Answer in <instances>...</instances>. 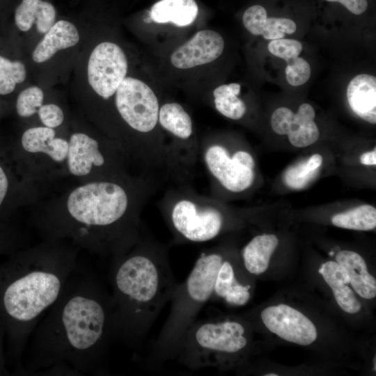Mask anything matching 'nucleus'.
Wrapping results in <instances>:
<instances>
[{"mask_svg":"<svg viewBox=\"0 0 376 376\" xmlns=\"http://www.w3.org/2000/svg\"><path fill=\"white\" fill-rule=\"evenodd\" d=\"M13 140L24 161L43 182L53 187L58 180L68 178V136L40 125L26 128Z\"/></svg>","mask_w":376,"mask_h":376,"instance_id":"obj_9","label":"nucleus"},{"mask_svg":"<svg viewBox=\"0 0 376 376\" xmlns=\"http://www.w3.org/2000/svg\"><path fill=\"white\" fill-rule=\"evenodd\" d=\"M334 251H331V252L329 253V255H330V256H332V255H334Z\"/></svg>","mask_w":376,"mask_h":376,"instance_id":"obj_45","label":"nucleus"},{"mask_svg":"<svg viewBox=\"0 0 376 376\" xmlns=\"http://www.w3.org/2000/svg\"><path fill=\"white\" fill-rule=\"evenodd\" d=\"M111 337V295L93 279L76 276L75 271L35 333L34 363H66L86 370L102 357Z\"/></svg>","mask_w":376,"mask_h":376,"instance_id":"obj_2","label":"nucleus"},{"mask_svg":"<svg viewBox=\"0 0 376 376\" xmlns=\"http://www.w3.org/2000/svg\"><path fill=\"white\" fill-rule=\"evenodd\" d=\"M223 255L203 251L187 279L178 283L172 297L171 309L155 344L152 359L162 362L175 358L184 337L202 307L211 299Z\"/></svg>","mask_w":376,"mask_h":376,"instance_id":"obj_5","label":"nucleus"},{"mask_svg":"<svg viewBox=\"0 0 376 376\" xmlns=\"http://www.w3.org/2000/svg\"><path fill=\"white\" fill-rule=\"evenodd\" d=\"M347 97L351 109L364 120L376 123V78L366 74L355 76L349 83Z\"/></svg>","mask_w":376,"mask_h":376,"instance_id":"obj_16","label":"nucleus"},{"mask_svg":"<svg viewBox=\"0 0 376 376\" xmlns=\"http://www.w3.org/2000/svg\"><path fill=\"white\" fill-rule=\"evenodd\" d=\"M224 42L222 36L212 30L197 32L171 56V62L179 69H188L210 63L222 54Z\"/></svg>","mask_w":376,"mask_h":376,"instance_id":"obj_15","label":"nucleus"},{"mask_svg":"<svg viewBox=\"0 0 376 376\" xmlns=\"http://www.w3.org/2000/svg\"><path fill=\"white\" fill-rule=\"evenodd\" d=\"M79 40L77 27L66 20H59L50 29L34 49L32 58L36 63L49 60L58 51L75 46Z\"/></svg>","mask_w":376,"mask_h":376,"instance_id":"obj_17","label":"nucleus"},{"mask_svg":"<svg viewBox=\"0 0 376 376\" xmlns=\"http://www.w3.org/2000/svg\"><path fill=\"white\" fill-rule=\"evenodd\" d=\"M232 157L235 159L240 164L253 170L255 162L249 152L244 150H238L235 152Z\"/></svg>","mask_w":376,"mask_h":376,"instance_id":"obj_40","label":"nucleus"},{"mask_svg":"<svg viewBox=\"0 0 376 376\" xmlns=\"http://www.w3.org/2000/svg\"><path fill=\"white\" fill-rule=\"evenodd\" d=\"M110 279L115 337L136 345L171 300L179 283L167 249L141 233L129 251L113 258Z\"/></svg>","mask_w":376,"mask_h":376,"instance_id":"obj_3","label":"nucleus"},{"mask_svg":"<svg viewBox=\"0 0 376 376\" xmlns=\"http://www.w3.org/2000/svg\"><path fill=\"white\" fill-rule=\"evenodd\" d=\"M167 220L178 242H205L221 231L224 217L216 207L196 199L181 198L167 212Z\"/></svg>","mask_w":376,"mask_h":376,"instance_id":"obj_10","label":"nucleus"},{"mask_svg":"<svg viewBox=\"0 0 376 376\" xmlns=\"http://www.w3.org/2000/svg\"><path fill=\"white\" fill-rule=\"evenodd\" d=\"M250 289L249 284L238 281L233 265L224 260L217 275L212 296L222 298L233 306H243L250 299Z\"/></svg>","mask_w":376,"mask_h":376,"instance_id":"obj_19","label":"nucleus"},{"mask_svg":"<svg viewBox=\"0 0 376 376\" xmlns=\"http://www.w3.org/2000/svg\"><path fill=\"white\" fill-rule=\"evenodd\" d=\"M318 170L311 171L306 165V161L289 168L284 175L285 184L292 189H301L306 185L317 175Z\"/></svg>","mask_w":376,"mask_h":376,"instance_id":"obj_32","label":"nucleus"},{"mask_svg":"<svg viewBox=\"0 0 376 376\" xmlns=\"http://www.w3.org/2000/svg\"><path fill=\"white\" fill-rule=\"evenodd\" d=\"M240 93V85L237 83L224 84L216 88L213 92L216 109L223 116L239 120L246 113L244 102L237 95Z\"/></svg>","mask_w":376,"mask_h":376,"instance_id":"obj_23","label":"nucleus"},{"mask_svg":"<svg viewBox=\"0 0 376 376\" xmlns=\"http://www.w3.org/2000/svg\"><path fill=\"white\" fill-rule=\"evenodd\" d=\"M198 12L194 0H160L152 6L150 17L157 23L172 22L186 26L194 22Z\"/></svg>","mask_w":376,"mask_h":376,"instance_id":"obj_20","label":"nucleus"},{"mask_svg":"<svg viewBox=\"0 0 376 376\" xmlns=\"http://www.w3.org/2000/svg\"><path fill=\"white\" fill-rule=\"evenodd\" d=\"M126 160L113 141L102 140L83 130L68 136L67 174L77 183L126 176Z\"/></svg>","mask_w":376,"mask_h":376,"instance_id":"obj_7","label":"nucleus"},{"mask_svg":"<svg viewBox=\"0 0 376 376\" xmlns=\"http://www.w3.org/2000/svg\"><path fill=\"white\" fill-rule=\"evenodd\" d=\"M22 259V269L5 289L2 302L7 315L31 333L75 271L77 254L68 242L44 240L24 250Z\"/></svg>","mask_w":376,"mask_h":376,"instance_id":"obj_4","label":"nucleus"},{"mask_svg":"<svg viewBox=\"0 0 376 376\" xmlns=\"http://www.w3.org/2000/svg\"><path fill=\"white\" fill-rule=\"evenodd\" d=\"M115 106L121 119L139 133L152 131L158 123L159 102L143 81L125 77L116 90Z\"/></svg>","mask_w":376,"mask_h":376,"instance_id":"obj_11","label":"nucleus"},{"mask_svg":"<svg viewBox=\"0 0 376 376\" xmlns=\"http://www.w3.org/2000/svg\"><path fill=\"white\" fill-rule=\"evenodd\" d=\"M279 244L272 234L254 237L244 248L242 258L246 269L252 274H260L268 267L272 254Z\"/></svg>","mask_w":376,"mask_h":376,"instance_id":"obj_21","label":"nucleus"},{"mask_svg":"<svg viewBox=\"0 0 376 376\" xmlns=\"http://www.w3.org/2000/svg\"><path fill=\"white\" fill-rule=\"evenodd\" d=\"M127 61L116 44L103 42L91 52L87 67L88 81L99 96L107 100L113 96L126 77Z\"/></svg>","mask_w":376,"mask_h":376,"instance_id":"obj_12","label":"nucleus"},{"mask_svg":"<svg viewBox=\"0 0 376 376\" xmlns=\"http://www.w3.org/2000/svg\"><path fill=\"white\" fill-rule=\"evenodd\" d=\"M244 325L234 320L194 322L187 331L176 357L190 369L218 366L246 347Z\"/></svg>","mask_w":376,"mask_h":376,"instance_id":"obj_6","label":"nucleus"},{"mask_svg":"<svg viewBox=\"0 0 376 376\" xmlns=\"http://www.w3.org/2000/svg\"><path fill=\"white\" fill-rule=\"evenodd\" d=\"M336 260L345 268L350 283L361 297L370 299L376 296L375 279L368 272L366 263L359 254L343 250L336 254Z\"/></svg>","mask_w":376,"mask_h":376,"instance_id":"obj_18","label":"nucleus"},{"mask_svg":"<svg viewBox=\"0 0 376 376\" xmlns=\"http://www.w3.org/2000/svg\"><path fill=\"white\" fill-rule=\"evenodd\" d=\"M319 273L331 288L350 283V277L345 268L337 262L328 261L322 264Z\"/></svg>","mask_w":376,"mask_h":376,"instance_id":"obj_31","label":"nucleus"},{"mask_svg":"<svg viewBox=\"0 0 376 376\" xmlns=\"http://www.w3.org/2000/svg\"><path fill=\"white\" fill-rule=\"evenodd\" d=\"M295 23L288 18L267 17L262 35L267 40L283 38L285 34H292L296 31Z\"/></svg>","mask_w":376,"mask_h":376,"instance_id":"obj_29","label":"nucleus"},{"mask_svg":"<svg viewBox=\"0 0 376 376\" xmlns=\"http://www.w3.org/2000/svg\"><path fill=\"white\" fill-rule=\"evenodd\" d=\"M277 374L271 373V374H266L265 376H277Z\"/></svg>","mask_w":376,"mask_h":376,"instance_id":"obj_44","label":"nucleus"},{"mask_svg":"<svg viewBox=\"0 0 376 376\" xmlns=\"http://www.w3.org/2000/svg\"><path fill=\"white\" fill-rule=\"evenodd\" d=\"M203 158L210 174L230 191L242 192L253 184L255 177L253 170L230 157L224 146L212 145L205 148Z\"/></svg>","mask_w":376,"mask_h":376,"instance_id":"obj_14","label":"nucleus"},{"mask_svg":"<svg viewBox=\"0 0 376 376\" xmlns=\"http://www.w3.org/2000/svg\"><path fill=\"white\" fill-rule=\"evenodd\" d=\"M7 108L4 107V103L0 101V116L3 114L5 110Z\"/></svg>","mask_w":376,"mask_h":376,"instance_id":"obj_43","label":"nucleus"},{"mask_svg":"<svg viewBox=\"0 0 376 376\" xmlns=\"http://www.w3.org/2000/svg\"><path fill=\"white\" fill-rule=\"evenodd\" d=\"M143 188L129 175L76 183L31 205V222L45 240L70 242L114 258L129 251L141 235Z\"/></svg>","mask_w":376,"mask_h":376,"instance_id":"obj_1","label":"nucleus"},{"mask_svg":"<svg viewBox=\"0 0 376 376\" xmlns=\"http://www.w3.org/2000/svg\"><path fill=\"white\" fill-rule=\"evenodd\" d=\"M267 48L271 54L287 61L299 55L302 45L296 40L281 38L272 40Z\"/></svg>","mask_w":376,"mask_h":376,"instance_id":"obj_33","label":"nucleus"},{"mask_svg":"<svg viewBox=\"0 0 376 376\" xmlns=\"http://www.w3.org/2000/svg\"><path fill=\"white\" fill-rule=\"evenodd\" d=\"M41 0H22L16 8L14 15L17 28L23 32L28 31L36 22Z\"/></svg>","mask_w":376,"mask_h":376,"instance_id":"obj_27","label":"nucleus"},{"mask_svg":"<svg viewBox=\"0 0 376 376\" xmlns=\"http://www.w3.org/2000/svg\"><path fill=\"white\" fill-rule=\"evenodd\" d=\"M322 163V157L319 154H314L306 161L307 168L311 171H317Z\"/></svg>","mask_w":376,"mask_h":376,"instance_id":"obj_41","label":"nucleus"},{"mask_svg":"<svg viewBox=\"0 0 376 376\" xmlns=\"http://www.w3.org/2000/svg\"><path fill=\"white\" fill-rule=\"evenodd\" d=\"M332 224L340 228L370 230L376 226V209L370 205H361L334 215Z\"/></svg>","mask_w":376,"mask_h":376,"instance_id":"obj_24","label":"nucleus"},{"mask_svg":"<svg viewBox=\"0 0 376 376\" xmlns=\"http://www.w3.org/2000/svg\"><path fill=\"white\" fill-rule=\"evenodd\" d=\"M295 113L288 108L276 109L271 117V126L274 132L280 135L288 134Z\"/></svg>","mask_w":376,"mask_h":376,"instance_id":"obj_38","label":"nucleus"},{"mask_svg":"<svg viewBox=\"0 0 376 376\" xmlns=\"http://www.w3.org/2000/svg\"><path fill=\"white\" fill-rule=\"evenodd\" d=\"M287 135L292 146L304 148L318 141L320 132L316 123L313 120H309L304 123L297 130L289 132Z\"/></svg>","mask_w":376,"mask_h":376,"instance_id":"obj_28","label":"nucleus"},{"mask_svg":"<svg viewBox=\"0 0 376 376\" xmlns=\"http://www.w3.org/2000/svg\"><path fill=\"white\" fill-rule=\"evenodd\" d=\"M267 18L265 8L260 5H254L246 10L242 20L245 28L250 33L262 35Z\"/></svg>","mask_w":376,"mask_h":376,"instance_id":"obj_34","label":"nucleus"},{"mask_svg":"<svg viewBox=\"0 0 376 376\" xmlns=\"http://www.w3.org/2000/svg\"><path fill=\"white\" fill-rule=\"evenodd\" d=\"M360 161L364 165H375L376 164V150L375 148L371 151L366 152L361 155Z\"/></svg>","mask_w":376,"mask_h":376,"instance_id":"obj_42","label":"nucleus"},{"mask_svg":"<svg viewBox=\"0 0 376 376\" xmlns=\"http://www.w3.org/2000/svg\"><path fill=\"white\" fill-rule=\"evenodd\" d=\"M56 19V10L52 4L47 1H40L36 25L40 33H47L54 24Z\"/></svg>","mask_w":376,"mask_h":376,"instance_id":"obj_37","label":"nucleus"},{"mask_svg":"<svg viewBox=\"0 0 376 376\" xmlns=\"http://www.w3.org/2000/svg\"><path fill=\"white\" fill-rule=\"evenodd\" d=\"M52 188L29 167L14 140L0 138V219L31 207L47 197Z\"/></svg>","mask_w":376,"mask_h":376,"instance_id":"obj_8","label":"nucleus"},{"mask_svg":"<svg viewBox=\"0 0 376 376\" xmlns=\"http://www.w3.org/2000/svg\"><path fill=\"white\" fill-rule=\"evenodd\" d=\"M332 2H338L347 10L355 15L362 14L368 8L367 0H326Z\"/></svg>","mask_w":376,"mask_h":376,"instance_id":"obj_39","label":"nucleus"},{"mask_svg":"<svg viewBox=\"0 0 376 376\" xmlns=\"http://www.w3.org/2000/svg\"><path fill=\"white\" fill-rule=\"evenodd\" d=\"M261 318L271 332L287 341L308 345L316 340L313 323L301 312L285 304L265 308Z\"/></svg>","mask_w":376,"mask_h":376,"instance_id":"obj_13","label":"nucleus"},{"mask_svg":"<svg viewBox=\"0 0 376 376\" xmlns=\"http://www.w3.org/2000/svg\"><path fill=\"white\" fill-rule=\"evenodd\" d=\"M36 114L42 125L50 128L56 129L61 127L65 120L63 109L55 103L43 104Z\"/></svg>","mask_w":376,"mask_h":376,"instance_id":"obj_35","label":"nucleus"},{"mask_svg":"<svg viewBox=\"0 0 376 376\" xmlns=\"http://www.w3.org/2000/svg\"><path fill=\"white\" fill-rule=\"evenodd\" d=\"M26 77V67L21 61L0 52V97L11 95Z\"/></svg>","mask_w":376,"mask_h":376,"instance_id":"obj_25","label":"nucleus"},{"mask_svg":"<svg viewBox=\"0 0 376 376\" xmlns=\"http://www.w3.org/2000/svg\"><path fill=\"white\" fill-rule=\"evenodd\" d=\"M44 104V93L38 86H30L22 90L17 96L15 109L22 118H28L37 113Z\"/></svg>","mask_w":376,"mask_h":376,"instance_id":"obj_26","label":"nucleus"},{"mask_svg":"<svg viewBox=\"0 0 376 376\" xmlns=\"http://www.w3.org/2000/svg\"><path fill=\"white\" fill-rule=\"evenodd\" d=\"M332 291L336 302L344 311L356 313L361 309V303L347 284L334 288Z\"/></svg>","mask_w":376,"mask_h":376,"instance_id":"obj_36","label":"nucleus"},{"mask_svg":"<svg viewBox=\"0 0 376 376\" xmlns=\"http://www.w3.org/2000/svg\"><path fill=\"white\" fill-rule=\"evenodd\" d=\"M158 122L161 126L180 140H188L193 133L190 116L178 103H166L159 109Z\"/></svg>","mask_w":376,"mask_h":376,"instance_id":"obj_22","label":"nucleus"},{"mask_svg":"<svg viewBox=\"0 0 376 376\" xmlns=\"http://www.w3.org/2000/svg\"><path fill=\"white\" fill-rule=\"evenodd\" d=\"M285 75L288 82L294 86L306 83L311 76V67L302 58L296 56L286 61Z\"/></svg>","mask_w":376,"mask_h":376,"instance_id":"obj_30","label":"nucleus"}]
</instances>
